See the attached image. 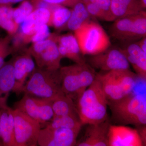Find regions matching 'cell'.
<instances>
[{
	"label": "cell",
	"instance_id": "obj_28",
	"mask_svg": "<svg viewBox=\"0 0 146 146\" xmlns=\"http://www.w3.org/2000/svg\"><path fill=\"white\" fill-rule=\"evenodd\" d=\"M138 40L146 35V12L143 10L131 16Z\"/></svg>",
	"mask_w": 146,
	"mask_h": 146
},
{
	"label": "cell",
	"instance_id": "obj_16",
	"mask_svg": "<svg viewBox=\"0 0 146 146\" xmlns=\"http://www.w3.org/2000/svg\"><path fill=\"white\" fill-rule=\"evenodd\" d=\"M84 136L77 142L78 146H108L109 122L107 119L96 124L89 125Z\"/></svg>",
	"mask_w": 146,
	"mask_h": 146
},
{
	"label": "cell",
	"instance_id": "obj_6",
	"mask_svg": "<svg viewBox=\"0 0 146 146\" xmlns=\"http://www.w3.org/2000/svg\"><path fill=\"white\" fill-rule=\"evenodd\" d=\"M74 32L83 55L98 54L111 46L110 38L104 29L93 20L86 21Z\"/></svg>",
	"mask_w": 146,
	"mask_h": 146
},
{
	"label": "cell",
	"instance_id": "obj_33",
	"mask_svg": "<svg viewBox=\"0 0 146 146\" xmlns=\"http://www.w3.org/2000/svg\"><path fill=\"white\" fill-rule=\"evenodd\" d=\"M98 5L104 12L106 17V21H114L111 11V0H87Z\"/></svg>",
	"mask_w": 146,
	"mask_h": 146
},
{
	"label": "cell",
	"instance_id": "obj_7",
	"mask_svg": "<svg viewBox=\"0 0 146 146\" xmlns=\"http://www.w3.org/2000/svg\"><path fill=\"white\" fill-rule=\"evenodd\" d=\"M28 50L36 67L50 70H58L61 67L62 58L52 33L47 39L31 44Z\"/></svg>",
	"mask_w": 146,
	"mask_h": 146
},
{
	"label": "cell",
	"instance_id": "obj_13",
	"mask_svg": "<svg viewBox=\"0 0 146 146\" xmlns=\"http://www.w3.org/2000/svg\"><path fill=\"white\" fill-rule=\"evenodd\" d=\"M12 59L15 78L12 92L18 96L22 93L27 80L36 66L28 47L13 55Z\"/></svg>",
	"mask_w": 146,
	"mask_h": 146
},
{
	"label": "cell",
	"instance_id": "obj_30",
	"mask_svg": "<svg viewBox=\"0 0 146 146\" xmlns=\"http://www.w3.org/2000/svg\"><path fill=\"white\" fill-rule=\"evenodd\" d=\"M49 27L47 25L44 24L38 26L36 28L34 33L31 39V43L40 42L48 38L50 35Z\"/></svg>",
	"mask_w": 146,
	"mask_h": 146
},
{
	"label": "cell",
	"instance_id": "obj_8",
	"mask_svg": "<svg viewBox=\"0 0 146 146\" xmlns=\"http://www.w3.org/2000/svg\"><path fill=\"white\" fill-rule=\"evenodd\" d=\"M13 115L15 146L38 145L41 124L18 109H13Z\"/></svg>",
	"mask_w": 146,
	"mask_h": 146
},
{
	"label": "cell",
	"instance_id": "obj_24",
	"mask_svg": "<svg viewBox=\"0 0 146 146\" xmlns=\"http://www.w3.org/2000/svg\"><path fill=\"white\" fill-rule=\"evenodd\" d=\"M71 14V9L60 5H53L49 27L58 32L64 30Z\"/></svg>",
	"mask_w": 146,
	"mask_h": 146
},
{
	"label": "cell",
	"instance_id": "obj_15",
	"mask_svg": "<svg viewBox=\"0 0 146 146\" xmlns=\"http://www.w3.org/2000/svg\"><path fill=\"white\" fill-rule=\"evenodd\" d=\"M52 35L62 58H68L75 63L86 62L74 34H59L53 33Z\"/></svg>",
	"mask_w": 146,
	"mask_h": 146
},
{
	"label": "cell",
	"instance_id": "obj_14",
	"mask_svg": "<svg viewBox=\"0 0 146 146\" xmlns=\"http://www.w3.org/2000/svg\"><path fill=\"white\" fill-rule=\"evenodd\" d=\"M108 138L109 146H144L138 130L125 126L110 125Z\"/></svg>",
	"mask_w": 146,
	"mask_h": 146
},
{
	"label": "cell",
	"instance_id": "obj_18",
	"mask_svg": "<svg viewBox=\"0 0 146 146\" xmlns=\"http://www.w3.org/2000/svg\"><path fill=\"white\" fill-rule=\"evenodd\" d=\"M112 37L125 44L138 41L131 16L118 18L110 29Z\"/></svg>",
	"mask_w": 146,
	"mask_h": 146
},
{
	"label": "cell",
	"instance_id": "obj_35",
	"mask_svg": "<svg viewBox=\"0 0 146 146\" xmlns=\"http://www.w3.org/2000/svg\"><path fill=\"white\" fill-rule=\"evenodd\" d=\"M136 44L139 46L142 50L146 53V36H144L143 38L135 42Z\"/></svg>",
	"mask_w": 146,
	"mask_h": 146
},
{
	"label": "cell",
	"instance_id": "obj_34",
	"mask_svg": "<svg viewBox=\"0 0 146 146\" xmlns=\"http://www.w3.org/2000/svg\"><path fill=\"white\" fill-rule=\"evenodd\" d=\"M139 127V129H137L138 133L144 145H146V125H143L138 126Z\"/></svg>",
	"mask_w": 146,
	"mask_h": 146
},
{
	"label": "cell",
	"instance_id": "obj_36",
	"mask_svg": "<svg viewBox=\"0 0 146 146\" xmlns=\"http://www.w3.org/2000/svg\"><path fill=\"white\" fill-rule=\"evenodd\" d=\"M24 0H0L1 4L13 5L17 3L21 2Z\"/></svg>",
	"mask_w": 146,
	"mask_h": 146
},
{
	"label": "cell",
	"instance_id": "obj_31",
	"mask_svg": "<svg viewBox=\"0 0 146 146\" xmlns=\"http://www.w3.org/2000/svg\"><path fill=\"white\" fill-rule=\"evenodd\" d=\"M86 10L91 17L106 21V17L104 11L96 5L87 0H82Z\"/></svg>",
	"mask_w": 146,
	"mask_h": 146
},
{
	"label": "cell",
	"instance_id": "obj_11",
	"mask_svg": "<svg viewBox=\"0 0 146 146\" xmlns=\"http://www.w3.org/2000/svg\"><path fill=\"white\" fill-rule=\"evenodd\" d=\"M80 131L45 126L41 129L38 138L40 146L76 145Z\"/></svg>",
	"mask_w": 146,
	"mask_h": 146
},
{
	"label": "cell",
	"instance_id": "obj_9",
	"mask_svg": "<svg viewBox=\"0 0 146 146\" xmlns=\"http://www.w3.org/2000/svg\"><path fill=\"white\" fill-rule=\"evenodd\" d=\"M14 107L39 122L41 125H46L54 116L51 100L28 94H24L21 100L14 103Z\"/></svg>",
	"mask_w": 146,
	"mask_h": 146
},
{
	"label": "cell",
	"instance_id": "obj_25",
	"mask_svg": "<svg viewBox=\"0 0 146 146\" xmlns=\"http://www.w3.org/2000/svg\"><path fill=\"white\" fill-rule=\"evenodd\" d=\"M13 5L0 4V28L12 36L18 32L20 27L13 19Z\"/></svg>",
	"mask_w": 146,
	"mask_h": 146
},
{
	"label": "cell",
	"instance_id": "obj_32",
	"mask_svg": "<svg viewBox=\"0 0 146 146\" xmlns=\"http://www.w3.org/2000/svg\"><path fill=\"white\" fill-rule=\"evenodd\" d=\"M35 8L41 3H45L50 5H60L72 8L75 5L82 0H31Z\"/></svg>",
	"mask_w": 146,
	"mask_h": 146
},
{
	"label": "cell",
	"instance_id": "obj_20",
	"mask_svg": "<svg viewBox=\"0 0 146 146\" xmlns=\"http://www.w3.org/2000/svg\"><path fill=\"white\" fill-rule=\"evenodd\" d=\"M0 133L3 146H15L13 109L8 106L1 108Z\"/></svg>",
	"mask_w": 146,
	"mask_h": 146
},
{
	"label": "cell",
	"instance_id": "obj_27",
	"mask_svg": "<svg viewBox=\"0 0 146 146\" xmlns=\"http://www.w3.org/2000/svg\"><path fill=\"white\" fill-rule=\"evenodd\" d=\"M35 9L31 0H24L18 7L13 8V18L20 26Z\"/></svg>",
	"mask_w": 146,
	"mask_h": 146
},
{
	"label": "cell",
	"instance_id": "obj_22",
	"mask_svg": "<svg viewBox=\"0 0 146 146\" xmlns=\"http://www.w3.org/2000/svg\"><path fill=\"white\" fill-rule=\"evenodd\" d=\"M91 16L86 10L84 3L80 2L75 5L71 9L70 18L64 29L74 32L82 24L91 20Z\"/></svg>",
	"mask_w": 146,
	"mask_h": 146
},
{
	"label": "cell",
	"instance_id": "obj_21",
	"mask_svg": "<svg viewBox=\"0 0 146 146\" xmlns=\"http://www.w3.org/2000/svg\"><path fill=\"white\" fill-rule=\"evenodd\" d=\"M143 8L140 0H111V11L114 19L133 16Z\"/></svg>",
	"mask_w": 146,
	"mask_h": 146
},
{
	"label": "cell",
	"instance_id": "obj_4",
	"mask_svg": "<svg viewBox=\"0 0 146 146\" xmlns=\"http://www.w3.org/2000/svg\"><path fill=\"white\" fill-rule=\"evenodd\" d=\"M108 105L118 122L137 127L146 125L145 95L132 93L119 100L108 101Z\"/></svg>",
	"mask_w": 146,
	"mask_h": 146
},
{
	"label": "cell",
	"instance_id": "obj_2",
	"mask_svg": "<svg viewBox=\"0 0 146 146\" xmlns=\"http://www.w3.org/2000/svg\"><path fill=\"white\" fill-rule=\"evenodd\" d=\"M59 72L62 91L74 102L93 83L96 78V72L86 62L60 67Z\"/></svg>",
	"mask_w": 146,
	"mask_h": 146
},
{
	"label": "cell",
	"instance_id": "obj_26",
	"mask_svg": "<svg viewBox=\"0 0 146 146\" xmlns=\"http://www.w3.org/2000/svg\"><path fill=\"white\" fill-rule=\"evenodd\" d=\"M82 125L78 115L54 116L45 126L80 131Z\"/></svg>",
	"mask_w": 146,
	"mask_h": 146
},
{
	"label": "cell",
	"instance_id": "obj_10",
	"mask_svg": "<svg viewBox=\"0 0 146 146\" xmlns=\"http://www.w3.org/2000/svg\"><path fill=\"white\" fill-rule=\"evenodd\" d=\"M89 61L91 67L106 72L129 69L130 66L121 49L111 46L101 52L91 55Z\"/></svg>",
	"mask_w": 146,
	"mask_h": 146
},
{
	"label": "cell",
	"instance_id": "obj_3",
	"mask_svg": "<svg viewBox=\"0 0 146 146\" xmlns=\"http://www.w3.org/2000/svg\"><path fill=\"white\" fill-rule=\"evenodd\" d=\"M22 93L52 100L64 94L59 72L35 67L22 90Z\"/></svg>",
	"mask_w": 146,
	"mask_h": 146
},
{
	"label": "cell",
	"instance_id": "obj_17",
	"mask_svg": "<svg viewBox=\"0 0 146 146\" xmlns=\"http://www.w3.org/2000/svg\"><path fill=\"white\" fill-rule=\"evenodd\" d=\"M129 64H131L136 74L144 80L146 78V53L141 50L136 42L126 44L121 49Z\"/></svg>",
	"mask_w": 146,
	"mask_h": 146
},
{
	"label": "cell",
	"instance_id": "obj_29",
	"mask_svg": "<svg viewBox=\"0 0 146 146\" xmlns=\"http://www.w3.org/2000/svg\"><path fill=\"white\" fill-rule=\"evenodd\" d=\"M13 36L7 34L4 37H0V68L5 63L6 58L13 54L11 46Z\"/></svg>",
	"mask_w": 146,
	"mask_h": 146
},
{
	"label": "cell",
	"instance_id": "obj_19",
	"mask_svg": "<svg viewBox=\"0 0 146 146\" xmlns=\"http://www.w3.org/2000/svg\"><path fill=\"white\" fill-rule=\"evenodd\" d=\"M15 83L14 69L11 58L0 68V108L7 106V100Z\"/></svg>",
	"mask_w": 146,
	"mask_h": 146
},
{
	"label": "cell",
	"instance_id": "obj_23",
	"mask_svg": "<svg viewBox=\"0 0 146 146\" xmlns=\"http://www.w3.org/2000/svg\"><path fill=\"white\" fill-rule=\"evenodd\" d=\"M51 104L54 116L78 115L74 102L65 94L51 100Z\"/></svg>",
	"mask_w": 146,
	"mask_h": 146
},
{
	"label": "cell",
	"instance_id": "obj_1",
	"mask_svg": "<svg viewBox=\"0 0 146 146\" xmlns=\"http://www.w3.org/2000/svg\"><path fill=\"white\" fill-rule=\"evenodd\" d=\"M75 104L82 125L96 124L107 119L108 101L96 76Z\"/></svg>",
	"mask_w": 146,
	"mask_h": 146
},
{
	"label": "cell",
	"instance_id": "obj_38",
	"mask_svg": "<svg viewBox=\"0 0 146 146\" xmlns=\"http://www.w3.org/2000/svg\"><path fill=\"white\" fill-rule=\"evenodd\" d=\"M0 116H1V108H0ZM3 146L2 141L1 138V133H0V146Z\"/></svg>",
	"mask_w": 146,
	"mask_h": 146
},
{
	"label": "cell",
	"instance_id": "obj_37",
	"mask_svg": "<svg viewBox=\"0 0 146 146\" xmlns=\"http://www.w3.org/2000/svg\"><path fill=\"white\" fill-rule=\"evenodd\" d=\"M143 8L145 9L146 7V0H140Z\"/></svg>",
	"mask_w": 146,
	"mask_h": 146
},
{
	"label": "cell",
	"instance_id": "obj_5",
	"mask_svg": "<svg viewBox=\"0 0 146 146\" xmlns=\"http://www.w3.org/2000/svg\"><path fill=\"white\" fill-rule=\"evenodd\" d=\"M108 101H115L132 93L138 76L129 69L106 72L96 74Z\"/></svg>",
	"mask_w": 146,
	"mask_h": 146
},
{
	"label": "cell",
	"instance_id": "obj_12",
	"mask_svg": "<svg viewBox=\"0 0 146 146\" xmlns=\"http://www.w3.org/2000/svg\"><path fill=\"white\" fill-rule=\"evenodd\" d=\"M52 6L36 7L20 25L16 35L24 45L31 43V36L38 26L46 24L49 26Z\"/></svg>",
	"mask_w": 146,
	"mask_h": 146
}]
</instances>
